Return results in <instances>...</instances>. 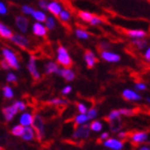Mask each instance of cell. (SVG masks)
Here are the masks:
<instances>
[{
  "mask_svg": "<svg viewBox=\"0 0 150 150\" xmlns=\"http://www.w3.org/2000/svg\"><path fill=\"white\" fill-rule=\"evenodd\" d=\"M31 125H32V129H33L35 132L37 138L40 142H42L44 136H45V121H44V118L40 114L33 115Z\"/></svg>",
  "mask_w": 150,
  "mask_h": 150,
  "instance_id": "6da1fadb",
  "label": "cell"
},
{
  "mask_svg": "<svg viewBox=\"0 0 150 150\" xmlns=\"http://www.w3.org/2000/svg\"><path fill=\"white\" fill-rule=\"evenodd\" d=\"M2 56H3V59L6 60V62H8V64L10 66V68L15 70H19L21 64H19V61L17 59L16 54L12 50H10V48H3Z\"/></svg>",
  "mask_w": 150,
  "mask_h": 150,
  "instance_id": "7a4b0ae2",
  "label": "cell"
},
{
  "mask_svg": "<svg viewBox=\"0 0 150 150\" xmlns=\"http://www.w3.org/2000/svg\"><path fill=\"white\" fill-rule=\"evenodd\" d=\"M57 61L62 67H70L72 64V59L68 53V50L62 45L57 48Z\"/></svg>",
  "mask_w": 150,
  "mask_h": 150,
  "instance_id": "3957f363",
  "label": "cell"
},
{
  "mask_svg": "<svg viewBox=\"0 0 150 150\" xmlns=\"http://www.w3.org/2000/svg\"><path fill=\"white\" fill-rule=\"evenodd\" d=\"M90 128L89 125H78L77 129L73 132L72 138L73 139H77V141H81V139H87L90 136Z\"/></svg>",
  "mask_w": 150,
  "mask_h": 150,
  "instance_id": "277c9868",
  "label": "cell"
},
{
  "mask_svg": "<svg viewBox=\"0 0 150 150\" xmlns=\"http://www.w3.org/2000/svg\"><path fill=\"white\" fill-rule=\"evenodd\" d=\"M10 40L12 43H14L18 47H22V48H28L29 45H30V42H29L28 39L25 35H19V33H13L12 37L10 38Z\"/></svg>",
  "mask_w": 150,
  "mask_h": 150,
  "instance_id": "5b68a950",
  "label": "cell"
},
{
  "mask_svg": "<svg viewBox=\"0 0 150 150\" xmlns=\"http://www.w3.org/2000/svg\"><path fill=\"white\" fill-rule=\"evenodd\" d=\"M27 68H28L29 73L31 74V76L33 77V79H40L41 78V74L38 70V66H37V60H35V56H30L29 57V60L27 62Z\"/></svg>",
  "mask_w": 150,
  "mask_h": 150,
  "instance_id": "8992f818",
  "label": "cell"
},
{
  "mask_svg": "<svg viewBox=\"0 0 150 150\" xmlns=\"http://www.w3.org/2000/svg\"><path fill=\"white\" fill-rule=\"evenodd\" d=\"M103 145L110 150H122L123 149V142L119 138H107L103 142Z\"/></svg>",
  "mask_w": 150,
  "mask_h": 150,
  "instance_id": "52a82bcc",
  "label": "cell"
},
{
  "mask_svg": "<svg viewBox=\"0 0 150 150\" xmlns=\"http://www.w3.org/2000/svg\"><path fill=\"white\" fill-rule=\"evenodd\" d=\"M101 58L110 63L119 62L121 59V57L119 56L118 54L114 53V52H110V50H102L101 52Z\"/></svg>",
  "mask_w": 150,
  "mask_h": 150,
  "instance_id": "ba28073f",
  "label": "cell"
},
{
  "mask_svg": "<svg viewBox=\"0 0 150 150\" xmlns=\"http://www.w3.org/2000/svg\"><path fill=\"white\" fill-rule=\"evenodd\" d=\"M56 74L61 76L67 81H72L75 79V72L70 68H59Z\"/></svg>",
  "mask_w": 150,
  "mask_h": 150,
  "instance_id": "9c48e42d",
  "label": "cell"
},
{
  "mask_svg": "<svg viewBox=\"0 0 150 150\" xmlns=\"http://www.w3.org/2000/svg\"><path fill=\"white\" fill-rule=\"evenodd\" d=\"M148 133L145 131H138L133 133L131 136V141L132 143H134L135 145L137 144H143V143H146L148 141Z\"/></svg>",
  "mask_w": 150,
  "mask_h": 150,
  "instance_id": "30bf717a",
  "label": "cell"
},
{
  "mask_svg": "<svg viewBox=\"0 0 150 150\" xmlns=\"http://www.w3.org/2000/svg\"><path fill=\"white\" fill-rule=\"evenodd\" d=\"M17 112H18V110H17V108L13 104L10 105V106L2 108V115L4 117V119H6V121H12L14 117L17 115Z\"/></svg>",
  "mask_w": 150,
  "mask_h": 150,
  "instance_id": "8fae6325",
  "label": "cell"
},
{
  "mask_svg": "<svg viewBox=\"0 0 150 150\" xmlns=\"http://www.w3.org/2000/svg\"><path fill=\"white\" fill-rule=\"evenodd\" d=\"M122 97L127 101H131V102H138L142 100L141 94H138L136 91L131 90V89H125L122 91Z\"/></svg>",
  "mask_w": 150,
  "mask_h": 150,
  "instance_id": "7c38bea8",
  "label": "cell"
},
{
  "mask_svg": "<svg viewBox=\"0 0 150 150\" xmlns=\"http://www.w3.org/2000/svg\"><path fill=\"white\" fill-rule=\"evenodd\" d=\"M15 24H16V27L18 28V30L21 32H23V33H26V32H27V30H28V26H29V22L25 16H22V15L16 16Z\"/></svg>",
  "mask_w": 150,
  "mask_h": 150,
  "instance_id": "4fadbf2b",
  "label": "cell"
},
{
  "mask_svg": "<svg viewBox=\"0 0 150 150\" xmlns=\"http://www.w3.org/2000/svg\"><path fill=\"white\" fill-rule=\"evenodd\" d=\"M32 32H33V35H37V37L43 38V37H46L47 29H46V27L44 25H42L41 23L37 22L32 26Z\"/></svg>",
  "mask_w": 150,
  "mask_h": 150,
  "instance_id": "5bb4252c",
  "label": "cell"
},
{
  "mask_svg": "<svg viewBox=\"0 0 150 150\" xmlns=\"http://www.w3.org/2000/svg\"><path fill=\"white\" fill-rule=\"evenodd\" d=\"M84 59H85V62H86V64H87V67L89 68V69H92V68L96 66V63L98 62L97 57H96V55H94L91 50H86V52H85Z\"/></svg>",
  "mask_w": 150,
  "mask_h": 150,
  "instance_id": "9a60e30c",
  "label": "cell"
},
{
  "mask_svg": "<svg viewBox=\"0 0 150 150\" xmlns=\"http://www.w3.org/2000/svg\"><path fill=\"white\" fill-rule=\"evenodd\" d=\"M21 137L25 142H31L32 139H35V130H33L32 127H30V125L24 127V130H23V133H22V135H21Z\"/></svg>",
  "mask_w": 150,
  "mask_h": 150,
  "instance_id": "2e32d148",
  "label": "cell"
},
{
  "mask_svg": "<svg viewBox=\"0 0 150 150\" xmlns=\"http://www.w3.org/2000/svg\"><path fill=\"white\" fill-rule=\"evenodd\" d=\"M46 10H48L54 16H58L59 13L61 12V10H62V6H61V4H60L59 2L53 0V1H50V2L47 3Z\"/></svg>",
  "mask_w": 150,
  "mask_h": 150,
  "instance_id": "e0dca14e",
  "label": "cell"
},
{
  "mask_svg": "<svg viewBox=\"0 0 150 150\" xmlns=\"http://www.w3.org/2000/svg\"><path fill=\"white\" fill-rule=\"evenodd\" d=\"M127 35L132 39H145L147 37V32L142 29H131V30H127Z\"/></svg>",
  "mask_w": 150,
  "mask_h": 150,
  "instance_id": "ac0fdd59",
  "label": "cell"
},
{
  "mask_svg": "<svg viewBox=\"0 0 150 150\" xmlns=\"http://www.w3.org/2000/svg\"><path fill=\"white\" fill-rule=\"evenodd\" d=\"M32 117H33V115L31 112H23L22 116L19 117V125H23V127L31 125Z\"/></svg>",
  "mask_w": 150,
  "mask_h": 150,
  "instance_id": "d6986e66",
  "label": "cell"
},
{
  "mask_svg": "<svg viewBox=\"0 0 150 150\" xmlns=\"http://www.w3.org/2000/svg\"><path fill=\"white\" fill-rule=\"evenodd\" d=\"M13 35V31L11 30V29L8 27V26H6L4 24H2V23L0 22V37L3 38V39H9L12 37Z\"/></svg>",
  "mask_w": 150,
  "mask_h": 150,
  "instance_id": "ffe728a7",
  "label": "cell"
},
{
  "mask_svg": "<svg viewBox=\"0 0 150 150\" xmlns=\"http://www.w3.org/2000/svg\"><path fill=\"white\" fill-rule=\"evenodd\" d=\"M44 67H45V72H46V74H54V73L56 74V72L59 69L58 63L54 62V61H48Z\"/></svg>",
  "mask_w": 150,
  "mask_h": 150,
  "instance_id": "44dd1931",
  "label": "cell"
},
{
  "mask_svg": "<svg viewBox=\"0 0 150 150\" xmlns=\"http://www.w3.org/2000/svg\"><path fill=\"white\" fill-rule=\"evenodd\" d=\"M132 43H133V45L139 50H146L148 47V42L146 39H133Z\"/></svg>",
  "mask_w": 150,
  "mask_h": 150,
  "instance_id": "7402d4cb",
  "label": "cell"
},
{
  "mask_svg": "<svg viewBox=\"0 0 150 150\" xmlns=\"http://www.w3.org/2000/svg\"><path fill=\"white\" fill-rule=\"evenodd\" d=\"M110 131L114 133H118L119 131H121L122 129V121L120 118L115 119V120H110Z\"/></svg>",
  "mask_w": 150,
  "mask_h": 150,
  "instance_id": "603a6c76",
  "label": "cell"
},
{
  "mask_svg": "<svg viewBox=\"0 0 150 150\" xmlns=\"http://www.w3.org/2000/svg\"><path fill=\"white\" fill-rule=\"evenodd\" d=\"M31 16L33 18L39 23H43L45 22V19H46V14L42 11H38V10H33V12L31 13Z\"/></svg>",
  "mask_w": 150,
  "mask_h": 150,
  "instance_id": "cb8c5ba5",
  "label": "cell"
},
{
  "mask_svg": "<svg viewBox=\"0 0 150 150\" xmlns=\"http://www.w3.org/2000/svg\"><path fill=\"white\" fill-rule=\"evenodd\" d=\"M89 128H90L91 131L100 132V131H102V129H103V123L101 121H99V120H94V121H92L90 125H89Z\"/></svg>",
  "mask_w": 150,
  "mask_h": 150,
  "instance_id": "d4e9b609",
  "label": "cell"
},
{
  "mask_svg": "<svg viewBox=\"0 0 150 150\" xmlns=\"http://www.w3.org/2000/svg\"><path fill=\"white\" fill-rule=\"evenodd\" d=\"M75 35H76L78 39H81V40H88V39L90 38V35H89L86 30L81 29V28H77L75 30Z\"/></svg>",
  "mask_w": 150,
  "mask_h": 150,
  "instance_id": "484cf974",
  "label": "cell"
},
{
  "mask_svg": "<svg viewBox=\"0 0 150 150\" xmlns=\"http://www.w3.org/2000/svg\"><path fill=\"white\" fill-rule=\"evenodd\" d=\"M87 121H88V118H87V116H86V114H78L77 116H75V118H74V122L76 125H85Z\"/></svg>",
  "mask_w": 150,
  "mask_h": 150,
  "instance_id": "4316f807",
  "label": "cell"
},
{
  "mask_svg": "<svg viewBox=\"0 0 150 150\" xmlns=\"http://www.w3.org/2000/svg\"><path fill=\"white\" fill-rule=\"evenodd\" d=\"M59 19L62 23H68L71 19V13L68 10H61V12L59 13Z\"/></svg>",
  "mask_w": 150,
  "mask_h": 150,
  "instance_id": "83f0119b",
  "label": "cell"
},
{
  "mask_svg": "<svg viewBox=\"0 0 150 150\" xmlns=\"http://www.w3.org/2000/svg\"><path fill=\"white\" fill-rule=\"evenodd\" d=\"M2 92H3V97L6 99H13L14 98V91L10 86H3L2 88Z\"/></svg>",
  "mask_w": 150,
  "mask_h": 150,
  "instance_id": "f1b7e54d",
  "label": "cell"
},
{
  "mask_svg": "<svg viewBox=\"0 0 150 150\" xmlns=\"http://www.w3.org/2000/svg\"><path fill=\"white\" fill-rule=\"evenodd\" d=\"M45 27H46L47 30H53L55 27H56V21L53 16H48L45 19Z\"/></svg>",
  "mask_w": 150,
  "mask_h": 150,
  "instance_id": "f546056e",
  "label": "cell"
},
{
  "mask_svg": "<svg viewBox=\"0 0 150 150\" xmlns=\"http://www.w3.org/2000/svg\"><path fill=\"white\" fill-rule=\"evenodd\" d=\"M78 16H79V18H81V21H84V22H86V23H89L91 17L93 16V14L90 12H88V11H79Z\"/></svg>",
  "mask_w": 150,
  "mask_h": 150,
  "instance_id": "4dcf8cb0",
  "label": "cell"
},
{
  "mask_svg": "<svg viewBox=\"0 0 150 150\" xmlns=\"http://www.w3.org/2000/svg\"><path fill=\"white\" fill-rule=\"evenodd\" d=\"M23 130H24V127H23V125H16L11 129V133H12V135H14V136H19V137H21V135H22V133H23Z\"/></svg>",
  "mask_w": 150,
  "mask_h": 150,
  "instance_id": "1f68e13d",
  "label": "cell"
},
{
  "mask_svg": "<svg viewBox=\"0 0 150 150\" xmlns=\"http://www.w3.org/2000/svg\"><path fill=\"white\" fill-rule=\"evenodd\" d=\"M86 116H87L88 120L96 119L98 116V110L97 108H90V110H88L87 112H86Z\"/></svg>",
  "mask_w": 150,
  "mask_h": 150,
  "instance_id": "d6a6232c",
  "label": "cell"
},
{
  "mask_svg": "<svg viewBox=\"0 0 150 150\" xmlns=\"http://www.w3.org/2000/svg\"><path fill=\"white\" fill-rule=\"evenodd\" d=\"M48 103L52 104V105H63V104H67V100L64 99H60V98H56V99H50L48 101Z\"/></svg>",
  "mask_w": 150,
  "mask_h": 150,
  "instance_id": "836d02e7",
  "label": "cell"
},
{
  "mask_svg": "<svg viewBox=\"0 0 150 150\" xmlns=\"http://www.w3.org/2000/svg\"><path fill=\"white\" fill-rule=\"evenodd\" d=\"M121 117V115H120V112H119L118 110H112V112L108 114V116H107V120L108 121H110V120H115V119H118Z\"/></svg>",
  "mask_w": 150,
  "mask_h": 150,
  "instance_id": "e575fe53",
  "label": "cell"
},
{
  "mask_svg": "<svg viewBox=\"0 0 150 150\" xmlns=\"http://www.w3.org/2000/svg\"><path fill=\"white\" fill-rule=\"evenodd\" d=\"M102 22H103V21H102L101 17H99V16H97V15H93L91 17L90 21H89V24L92 26H98V25H101Z\"/></svg>",
  "mask_w": 150,
  "mask_h": 150,
  "instance_id": "d590c367",
  "label": "cell"
},
{
  "mask_svg": "<svg viewBox=\"0 0 150 150\" xmlns=\"http://www.w3.org/2000/svg\"><path fill=\"white\" fill-rule=\"evenodd\" d=\"M13 105L17 108V110L18 112H24V110H26V104L23 102V101H16V102H14L13 103Z\"/></svg>",
  "mask_w": 150,
  "mask_h": 150,
  "instance_id": "8d00e7d4",
  "label": "cell"
},
{
  "mask_svg": "<svg viewBox=\"0 0 150 150\" xmlns=\"http://www.w3.org/2000/svg\"><path fill=\"white\" fill-rule=\"evenodd\" d=\"M76 108H77L79 114H86L88 110V107L86 106L84 103H81V102H78V103L76 104Z\"/></svg>",
  "mask_w": 150,
  "mask_h": 150,
  "instance_id": "74e56055",
  "label": "cell"
},
{
  "mask_svg": "<svg viewBox=\"0 0 150 150\" xmlns=\"http://www.w3.org/2000/svg\"><path fill=\"white\" fill-rule=\"evenodd\" d=\"M119 112H120V115L121 116H132L134 115V110H132V108H120L118 110Z\"/></svg>",
  "mask_w": 150,
  "mask_h": 150,
  "instance_id": "f35d334b",
  "label": "cell"
},
{
  "mask_svg": "<svg viewBox=\"0 0 150 150\" xmlns=\"http://www.w3.org/2000/svg\"><path fill=\"white\" fill-rule=\"evenodd\" d=\"M33 8L30 6H22V12L26 15H31V13L33 12Z\"/></svg>",
  "mask_w": 150,
  "mask_h": 150,
  "instance_id": "ab89813d",
  "label": "cell"
},
{
  "mask_svg": "<svg viewBox=\"0 0 150 150\" xmlns=\"http://www.w3.org/2000/svg\"><path fill=\"white\" fill-rule=\"evenodd\" d=\"M134 87L137 91H144V90L147 89V85L145 84V83L139 81V83H136V84L134 85Z\"/></svg>",
  "mask_w": 150,
  "mask_h": 150,
  "instance_id": "60d3db41",
  "label": "cell"
},
{
  "mask_svg": "<svg viewBox=\"0 0 150 150\" xmlns=\"http://www.w3.org/2000/svg\"><path fill=\"white\" fill-rule=\"evenodd\" d=\"M6 81L8 83H16L17 81V76L14 73H8V75H6Z\"/></svg>",
  "mask_w": 150,
  "mask_h": 150,
  "instance_id": "b9f144b4",
  "label": "cell"
},
{
  "mask_svg": "<svg viewBox=\"0 0 150 150\" xmlns=\"http://www.w3.org/2000/svg\"><path fill=\"white\" fill-rule=\"evenodd\" d=\"M8 13V8L2 1H0V15H6Z\"/></svg>",
  "mask_w": 150,
  "mask_h": 150,
  "instance_id": "7bdbcfd3",
  "label": "cell"
},
{
  "mask_svg": "<svg viewBox=\"0 0 150 150\" xmlns=\"http://www.w3.org/2000/svg\"><path fill=\"white\" fill-rule=\"evenodd\" d=\"M100 48H101V50H108L110 48V44L105 42V41H103V42L100 43Z\"/></svg>",
  "mask_w": 150,
  "mask_h": 150,
  "instance_id": "ee69618b",
  "label": "cell"
},
{
  "mask_svg": "<svg viewBox=\"0 0 150 150\" xmlns=\"http://www.w3.org/2000/svg\"><path fill=\"white\" fill-rule=\"evenodd\" d=\"M71 91H72V86H66L64 88H62L61 93L62 94H69Z\"/></svg>",
  "mask_w": 150,
  "mask_h": 150,
  "instance_id": "f6af8a7d",
  "label": "cell"
},
{
  "mask_svg": "<svg viewBox=\"0 0 150 150\" xmlns=\"http://www.w3.org/2000/svg\"><path fill=\"white\" fill-rule=\"evenodd\" d=\"M47 1L46 0H40L39 1V6H40L41 9H43V10H46V8H47Z\"/></svg>",
  "mask_w": 150,
  "mask_h": 150,
  "instance_id": "bcb514c9",
  "label": "cell"
},
{
  "mask_svg": "<svg viewBox=\"0 0 150 150\" xmlns=\"http://www.w3.org/2000/svg\"><path fill=\"white\" fill-rule=\"evenodd\" d=\"M0 66H1V68H2L3 70H9V69H11V68H10V66L8 64V62H6V61L4 59H3L2 61H0Z\"/></svg>",
  "mask_w": 150,
  "mask_h": 150,
  "instance_id": "7dc6e473",
  "label": "cell"
},
{
  "mask_svg": "<svg viewBox=\"0 0 150 150\" xmlns=\"http://www.w3.org/2000/svg\"><path fill=\"white\" fill-rule=\"evenodd\" d=\"M108 137H110V133H108V132H104V133H102V134L100 135V141L104 142L105 139H107Z\"/></svg>",
  "mask_w": 150,
  "mask_h": 150,
  "instance_id": "c3c4849f",
  "label": "cell"
},
{
  "mask_svg": "<svg viewBox=\"0 0 150 150\" xmlns=\"http://www.w3.org/2000/svg\"><path fill=\"white\" fill-rule=\"evenodd\" d=\"M144 57H145V59H146V61H149L150 60V48H149V46L146 48V52H145V54H144Z\"/></svg>",
  "mask_w": 150,
  "mask_h": 150,
  "instance_id": "681fc988",
  "label": "cell"
},
{
  "mask_svg": "<svg viewBox=\"0 0 150 150\" xmlns=\"http://www.w3.org/2000/svg\"><path fill=\"white\" fill-rule=\"evenodd\" d=\"M117 134H118L119 138H125V137H127V135H128V133H127V132H125V131H119Z\"/></svg>",
  "mask_w": 150,
  "mask_h": 150,
  "instance_id": "f907efd6",
  "label": "cell"
},
{
  "mask_svg": "<svg viewBox=\"0 0 150 150\" xmlns=\"http://www.w3.org/2000/svg\"><path fill=\"white\" fill-rule=\"evenodd\" d=\"M137 150H150V148L148 147V146H142V147H139Z\"/></svg>",
  "mask_w": 150,
  "mask_h": 150,
  "instance_id": "816d5d0a",
  "label": "cell"
},
{
  "mask_svg": "<svg viewBox=\"0 0 150 150\" xmlns=\"http://www.w3.org/2000/svg\"><path fill=\"white\" fill-rule=\"evenodd\" d=\"M0 150H2V147H1V146H0Z\"/></svg>",
  "mask_w": 150,
  "mask_h": 150,
  "instance_id": "f5cc1de1",
  "label": "cell"
}]
</instances>
